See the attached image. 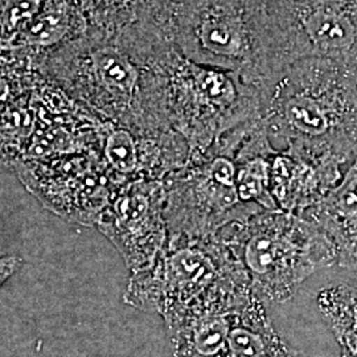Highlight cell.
Segmentation results:
<instances>
[{
  "label": "cell",
  "instance_id": "obj_8",
  "mask_svg": "<svg viewBox=\"0 0 357 357\" xmlns=\"http://www.w3.org/2000/svg\"><path fill=\"white\" fill-rule=\"evenodd\" d=\"M264 8L268 82L303 59L357 68V0H264Z\"/></svg>",
  "mask_w": 357,
  "mask_h": 357
},
{
  "label": "cell",
  "instance_id": "obj_9",
  "mask_svg": "<svg viewBox=\"0 0 357 357\" xmlns=\"http://www.w3.org/2000/svg\"><path fill=\"white\" fill-rule=\"evenodd\" d=\"M17 176L41 204L57 216L96 225L122 185L103 162L98 149L26 160Z\"/></svg>",
  "mask_w": 357,
  "mask_h": 357
},
{
  "label": "cell",
  "instance_id": "obj_18",
  "mask_svg": "<svg viewBox=\"0 0 357 357\" xmlns=\"http://www.w3.org/2000/svg\"><path fill=\"white\" fill-rule=\"evenodd\" d=\"M23 259L17 255L0 257V287L20 268Z\"/></svg>",
  "mask_w": 357,
  "mask_h": 357
},
{
  "label": "cell",
  "instance_id": "obj_14",
  "mask_svg": "<svg viewBox=\"0 0 357 357\" xmlns=\"http://www.w3.org/2000/svg\"><path fill=\"white\" fill-rule=\"evenodd\" d=\"M175 0H84L88 28L114 33L137 24H167Z\"/></svg>",
  "mask_w": 357,
  "mask_h": 357
},
{
  "label": "cell",
  "instance_id": "obj_10",
  "mask_svg": "<svg viewBox=\"0 0 357 357\" xmlns=\"http://www.w3.org/2000/svg\"><path fill=\"white\" fill-rule=\"evenodd\" d=\"M163 180L122 187L96 227L122 255L131 274L149 268L168 241Z\"/></svg>",
  "mask_w": 357,
  "mask_h": 357
},
{
  "label": "cell",
  "instance_id": "obj_17",
  "mask_svg": "<svg viewBox=\"0 0 357 357\" xmlns=\"http://www.w3.org/2000/svg\"><path fill=\"white\" fill-rule=\"evenodd\" d=\"M52 0H0V51H20Z\"/></svg>",
  "mask_w": 357,
  "mask_h": 357
},
{
  "label": "cell",
  "instance_id": "obj_7",
  "mask_svg": "<svg viewBox=\"0 0 357 357\" xmlns=\"http://www.w3.org/2000/svg\"><path fill=\"white\" fill-rule=\"evenodd\" d=\"M165 78L168 121L187 142L190 156L261 114L259 91L243 77L195 64L176 48L166 57Z\"/></svg>",
  "mask_w": 357,
  "mask_h": 357
},
{
  "label": "cell",
  "instance_id": "obj_1",
  "mask_svg": "<svg viewBox=\"0 0 357 357\" xmlns=\"http://www.w3.org/2000/svg\"><path fill=\"white\" fill-rule=\"evenodd\" d=\"M169 41L130 31L85 33L48 53L41 69L91 114L139 132L174 130L167 115Z\"/></svg>",
  "mask_w": 357,
  "mask_h": 357
},
{
  "label": "cell",
  "instance_id": "obj_19",
  "mask_svg": "<svg viewBox=\"0 0 357 357\" xmlns=\"http://www.w3.org/2000/svg\"><path fill=\"white\" fill-rule=\"evenodd\" d=\"M340 357H356V356H349V355H344V354H342V356Z\"/></svg>",
  "mask_w": 357,
  "mask_h": 357
},
{
  "label": "cell",
  "instance_id": "obj_15",
  "mask_svg": "<svg viewBox=\"0 0 357 357\" xmlns=\"http://www.w3.org/2000/svg\"><path fill=\"white\" fill-rule=\"evenodd\" d=\"M320 314L342 354L357 357V287L337 283L324 287L318 294Z\"/></svg>",
  "mask_w": 357,
  "mask_h": 357
},
{
  "label": "cell",
  "instance_id": "obj_16",
  "mask_svg": "<svg viewBox=\"0 0 357 357\" xmlns=\"http://www.w3.org/2000/svg\"><path fill=\"white\" fill-rule=\"evenodd\" d=\"M44 77L40 61L15 51H0V112L23 98Z\"/></svg>",
  "mask_w": 357,
  "mask_h": 357
},
{
  "label": "cell",
  "instance_id": "obj_4",
  "mask_svg": "<svg viewBox=\"0 0 357 357\" xmlns=\"http://www.w3.org/2000/svg\"><path fill=\"white\" fill-rule=\"evenodd\" d=\"M250 294L245 268L216 234L203 238L168 237L153 264L131 274L123 301L165 320L234 303Z\"/></svg>",
  "mask_w": 357,
  "mask_h": 357
},
{
  "label": "cell",
  "instance_id": "obj_6",
  "mask_svg": "<svg viewBox=\"0 0 357 357\" xmlns=\"http://www.w3.org/2000/svg\"><path fill=\"white\" fill-rule=\"evenodd\" d=\"M169 38L195 64L236 73L258 91L268 84L264 0L175 1Z\"/></svg>",
  "mask_w": 357,
  "mask_h": 357
},
{
  "label": "cell",
  "instance_id": "obj_5",
  "mask_svg": "<svg viewBox=\"0 0 357 357\" xmlns=\"http://www.w3.org/2000/svg\"><path fill=\"white\" fill-rule=\"evenodd\" d=\"M245 268L264 303H283L321 268L337 265L330 238L306 217L266 211L217 233Z\"/></svg>",
  "mask_w": 357,
  "mask_h": 357
},
{
  "label": "cell",
  "instance_id": "obj_13",
  "mask_svg": "<svg viewBox=\"0 0 357 357\" xmlns=\"http://www.w3.org/2000/svg\"><path fill=\"white\" fill-rule=\"evenodd\" d=\"M224 357H298L275 331L255 294L237 307Z\"/></svg>",
  "mask_w": 357,
  "mask_h": 357
},
{
  "label": "cell",
  "instance_id": "obj_11",
  "mask_svg": "<svg viewBox=\"0 0 357 357\" xmlns=\"http://www.w3.org/2000/svg\"><path fill=\"white\" fill-rule=\"evenodd\" d=\"M348 167L335 162L280 151L270 175V191L283 212L303 215L342 181Z\"/></svg>",
  "mask_w": 357,
  "mask_h": 357
},
{
  "label": "cell",
  "instance_id": "obj_12",
  "mask_svg": "<svg viewBox=\"0 0 357 357\" xmlns=\"http://www.w3.org/2000/svg\"><path fill=\"white\" fill-rule=\"evenodd\" d=\"M330 238L340 268L357 271V156L342 181L303 215Z\"/></svg>",
  "mask_w": 357,
  "mask_h": 357
},
{
  "label": "cell",
  "instance_id": "obj_2",
  "mask_svg": "<svg viewBox=\"0 0 357 357\" xmlns=\"http://www.w3.org/2000/svg\"><path fill=\"white\" fill-rule=\"evenodd\" d=\"M278 149L261 118L231 128L204 153L168 175L165 218L168 237L203 238L266 211H277L270 191Z\"/></svg>",
  "mask_w": 357,
  "mask_h": 357
},
{
  "label": "cell",
  "instance_id": "obj_3",
  "mask_svg": "<svg viewBox=\"0 0 357 357\" xmlns=\"http://www.w3.org/2000/svg\"><path fill=\"white\" fill-rule=\"evenodd\" d=\"M261 114L280 151L335 160L357 156V68L328 59L287 65L259 90Z\"/></svg>",
  "mask_w": 357,
  "mask_h": 357
}]
</instances>
